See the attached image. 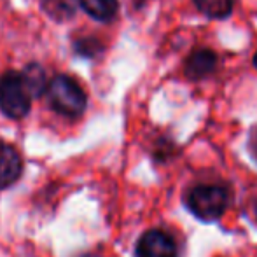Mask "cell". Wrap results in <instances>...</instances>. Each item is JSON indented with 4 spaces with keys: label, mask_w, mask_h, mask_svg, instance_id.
Listing matches in <instances>:
<instances>
[{
    "label": "cell",
    "mask_w": 257,
    "mask_h": 257,
    "mask_svg": "<svg viewBox=\"0 0 257 257\" xmlns=\"http://www.w3.org/2000/svg\"><path fill=\"white\" fill-rule=\"evenodd\" d=\"M231 201V193L222 184H196L184 194V205L196 219L215 222L226 213Z\"/></svg>",
    "instance_id": "1"
},
{
    "label": "cell",
    "mask_w": 257,
    "mask_h": 257,
    "mask_svg": "<svg viewBox=\"0 0 257 257\" xmlns=\"http://www.w3.org/2000/svg\"><path fill=\"white\" fill-rule=\"evenodd\" d=\"M48 103L56 114L77 119L88 107V96L77 81L68 74H56L49 79Z\"/></svg>",
    "instance_id": "2"
},
{
    "label": "cell",
    "mask_w": 257,
    "mask_h": 257,
    "mask_svg": "<svg viewBox=\"0 0 257 257\" xmlns=\"http://www.w3.org/2000/svg\"><path fill=\"white\" fill-rule=\"evenodd\" d=\"M32 108V96L21 77V70H6L0 75V112L6 117L20 121Z\"/></svg>",
    "instance_id": "3"
},
{
    "label": "cell",
    "mask_w": 257,
    "mask_h": 257,
    "mask_svg": "<svg viewBox=\"0 0 257 257\" xmlns=\"http://www.w3.org/2000/svg\"><path fill=\"white\" fill-rule=\"evenodd\" d=\"M135 257H180L175 238L165 229H149L139 238Z\"/></svg>",
    "instance_id": "4"
},
{
    "label": "cell",
    "mask_w": 257,
    "mask_h": 257,
    "mask_svg": "<svg viewBox=\"0 0 257 257\" xmlns=\"http://www.w3.org/2000/svg\"><path fill=\"white\" fill-rule=\"evenodd\" d=\"M23 175V158L20 151L0 140V191L13 187Z\"/></svg>",
    "instance_id": "5"
},
{
    "label": "cell",
    "mask_w": 257,
    "mask_h": 257,
    "mask_svg": "<svg viewBox=\"0 0 257 257\" xmlns=\"http://www.w3.org/2000/svg\"><path fill=\"white\" fill-rule=\"evenodd\" d=\"M217 54L208 48L194 49L184 61V74L191 81H201L215 72L217 68Z\"/></svg>",
    "instance_id": "6"
},
{
    "label": "cell",
    "mask_w": 257,
    "mask_h": 257,
    "mask_svg": "<svg viewBox=\"0 0 257 257\" xmlns=\"http://www.w3.org/2000/svg\"><path fill=\"white\" fill-rule=\"evenodd\" d=\"M21 77L27 86L28 93H30L32 100L34 98H42V96L48 95L49 88V79L46 74L44 67L37 61H30V63L25 65V68L21 70Z\"/></svg>",
    "instance_id": "7"
},
{
    "label": "cell",
    "mask_w": 257,
    "mask_h": 257,
    "mask_svg": "<svg viewBox=\"0 0 257 257\" xmlns=\"http://www.w3.org/2000/svg\"><path fill=\"white\" fill-rule=\"evenodd\" d=\"M81 9L100 23H110L119 11V0H79Z\"/></svg>",
    "instance_id": "8"
},
{
    "label": "cell",
    "mask_w": 257,
    "mask_h": 257,
    "mask_svg": "<svg viewBox=\"0 0 257 257\" xmlns=\"http://www.w3.org/2000/svg\"><path fill=\"white\" fill-rule=\"evenodd\" d=\"M79 7V0H41V9L56 23L74 20Z\"/></svg>",
    "instance_id": "9"
},
{
    "label": "cell",
    "mask_w": 257,
    "mask_h": 257,
    "mask_svg": "<svg viewBox=\"0 0 257 257\" xmlns=\"http://www.w3.org/2000/svg\"><path fill=\"white\" fill-rule=\"evenodd\" d=\"M196 9L210 20H226L233 13V0H193Z\"/></svg>",
    "instance_id": "10"
},
{
    "label": "cell",
    "mask_w": 257,
    "mask_h": 257,
    "mask_svg": "<svg viewBox=\"0 0 257 257\" xmlns=\"http://www.w3.org/2000/svg\"><path fill=\"white\" fill-rule=\"evenodd\" d=\"M72 48H74L75 54H79V56L95 58L103 53L105 46L102 44V41L96 37H79L72 42Z\"/></svg>",
    "instance_id": "11"
},
{
    "label": "cell",
    "mask_w": 257,
    "mask_h": 257,
    "mask_svg": "<svg viewBox=\"0 0 257 257\" xmlns=\"http://www.w3.org/2000/svg\"><path fill=\"white\" fill-rule=\"evenodd\" d=\"M250 151H252L254 159H257V133L255 132H254V137L250 139Z\"/></svg>",
    "instance_id": "12"
},
{
    "label": "cell",
    "mask_w": 257,
    "mask_h": 257,
    "mask_svg": "<svg viewBox=\"0 0 257 257\" xmlns=\"http://www.w3.org/2000/svg\"><path fill=\"white\" fill-rule=\"evenodd\" d=\"M252 65L257 68V51H255V54H254V58H252Z\"/></svg>",
    "instance_id": "13"
},
{
    "label": "cell",
    "mask_w": 257,
    "mask_h": 257,
    "mask_svg": "<svg viewBox=\"0 0 257 257\" xmlns=\"http://www.w3.org/2000/svg\"><path fill=\"white\" fill-rule=\"evenodd\" d=\"M255 217H257V205H255Z\"/></svg>",
    "instance_id": "14"
}]
</instances>
